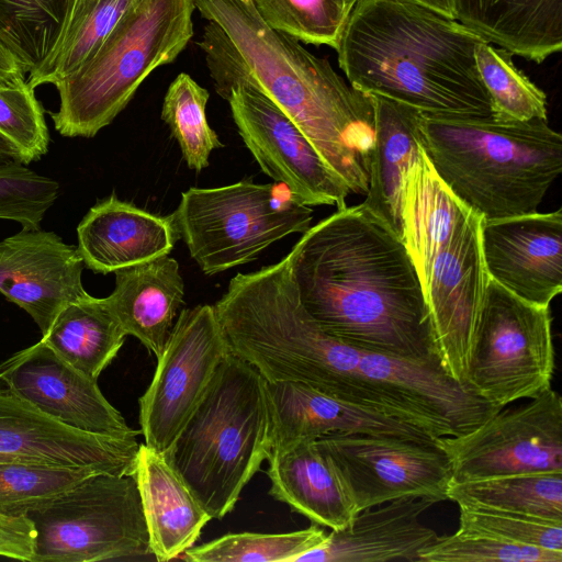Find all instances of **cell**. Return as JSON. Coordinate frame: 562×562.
Returning a JSON list of instances; mask_svg holds the SVG:
<instances>
[{
    "instance_id": "19",
    "label": "cell",
    "mask_w": 562,
    "mask_h": 562,
    "mask_svg": "<svg viewBox=\"0 0 562 562\" xmlns=\"http://www.w3.org/2000/svg\"><path fill=\"white\" fill-rule=\"evenodd\" d=\"M77 246L54 232L24 229L0 241V293L45 335L59 312L89 293Z\"/></svg>"
},
{
    "instance_id": "12",
    "label": "cell",
    "mask_w": 562,
    "mask_h": 562,
    "mask_svg": "<svg viewBox=\"0 0 562 562\" xmlns=\"http://www.w3.org/2000/svg\"><path fill=\"white\" fill-rule=\"evenodd\" d=\"M231 350L214 305L182 310L139 398L145 445L166 454Z\"/></svg>"
},
{
    "instance_id": "42",
    "label": "cell",
    "mask_w": 562,
    "mask_h": 562,
    "mask_svg": "<svg viewBox=\"0 0 562 562\" xmlns=\"http://www.w3.org/2000/svg\"><path fill=\"white\" fill-rule=\"evenodd\" d=\"M34 542L35 529L27 517L0 514V557L32 562Z\"/></svg>"
},
{
    "instance_id": "45",
    "label": "cell",
    "mask_w": 562,
    "mask_h": 562,
    "mask_svg": "<svg viewBox=\"0 0 562 562\" xmlns=\"http://www.w3.org/2000/svg\"><path fill=\"white\" fill-rule=\"evenodd\" d=\"M21 160L18 149L0 133V162Z\"/></svg>"
},
{
    "instance_id": "31",
    "label": "cell",
    "mask_w": 562,
    "mask_h": 562,
    "mask_svg": "<svg viewBox=\"0 0 562 562\" xmlns=\"http://www.w3.org/2000/svg\"><path fill=\"white\" fill-rule=\"evenodd\" d=\"M447 499L562 521V472H526L450 482Z\"/></svg>"
},
{
    "instance_id": "17",
    "label": "cell",
    "mask_w": 562,
    "mask_h": 562,
    "mask_svg": "<svg viewBox=\"0 0 562 562\" xmlns=\"http://www.w3.org/2000/svg\"><path fill=\"white\" fill-rule=\"evenodd\" d=\"M139 443L80 431L46 416L0 386V462L93 468L133 475Z\"/></svg>"
},
{
    "instance_id": "16",
    "label": "cell",
    "mask_w": 562,
    "mask_h": 562,
    "mask_svg": "<svg viewBox=\"0 0 562 562\" xmlns=\"http://www.w3.org/2000/svg\"><path fill=\"white\" fill-rule=\"evenodd\" d=\"M0 383L74 429L127 439L142 434L109 403L97 380L67 363L42 340L0 363Z\"/></svg>"
},
{
    "instance_id": "25",
    "label": "cell",
    "mask_w": 562,
    "mask_h": 562,
    "mask_svg": "<svg viewBox=\"0 0 562 562\" xmlns=\"http://www.w3.org/2000/svg\"><path fill=\"white\" fill-rule=\"evenodd\" d=\"M134 477L153 557L170 561L193 547L212 519L165 454L139 443Z\"/></svg>"
},
{
    "instance_id": "5",
    "label": "cell",
    "mask_w": 562,
    "mask_h": 562,
    "mask_svg": "<svg viewBox=\"0 0 562 562\" xmlns=\"http://www.w3.org/2000/svg\"><path fill=\"white\" fill-rule=\"evenodd\" d=\"M420 135L441 180L484 220L537 212L562 171V136L548 120L422 113Z\"/></svg>"
},
{
    "instance_id": "39",
    "label": "cell",
    "mask_w": 562,
    "mask_h": 562,
    "mask_svg": "<svg viewBox=\"0 0 562 562\" xmlns=\"http://www.w3.org/2000/svg\"><path fill=\"white\" fill-rule=\"evenodd\" d=\"M34 90L25 77L0 87V133L25 165L41 159L49 145L44 110Z\"/></svg>"
},
{
    "instance_id": "30",
    "label": "cell",
    "mask_w": 562,
    "mask_h": 562,
    "mask_svg": "<svg viewBox=\"0 0 562 562\" xmlns=\"http://www.w3.org/2000/svg\"><path fill=\"white\" fill-rule=\"evenodd\" d=\"M137 0H66L55 41L42 63L27 76L32 88L56 85L101 46Z\"/></svg>"
},
{
    "instance_id": "37",
    "label": "cell",
    "mask_w": 562,
    "mask_h": 562,
    "mask_svg": "<svg viewBox=\"0 0 562 562\" xmlns=\"http://www.w3.org/2000/svg\"><path fill=\"white\" fill-rule=\"evenodd\" d=\"M100 472L93 468L0 462V514L24 516L33 507Z\"/></svg>"
},
{
    "instance_id": "29",
    "label": "cell",
    "mask_w": 562,
    "mask_h": 562,
    "mask_svg": "<svg viewBox=\"0 0 562 562\" xmlns=\"http://www.w3.org/2000/svg\"><path fill=\"white\" fill-rule=\"evenodd\" d=\"M125 336L105 297L88 294L63 308L41 340L75 369L98 380Z\"/></svg>"
},
{
    "instance_id": "32",
    "label": "cell",
    "mask_w": 562,
    "mask_h": 562,
    "mask_svg": "<svg viewBox=\"0 0 562 562\" xmlns=\"http://www.w3.org/2000/svg\"><path fill=\"white\" fill-rule=\"evenodd\" d=\"M490 44H477L474 56L492 116L506 122L548 120L546 93L515 67L512 53Z\"/></svg>"
},
{
    "instance_id": "46",
    "label": "cell",
    "mask_w": 562,
    "mask_h": 562,
    "mask_svg": "<svg viewBox=\"0 0 562 562\" xmlns=\"http://www.w3.org/2000/svg\"><path fill=\"white\" fill-rule=\"evenodd\" d=\"M359 0H344V2L346 3V5L348 7L349 10L352 9V7L358 2Z\"/></svg>"
},
{
    "instance_id": "47",
    "label": "cell",
    "mask_w": 562,
    "mask_h": 562,
    "mask_svg": "<svg viewBox=\"0 0 562 562\" xmlns=\"http://www.w3.org/2000/svg\"><path fill=\"white\" fill-rule=\"evenodd\" d=\"M241 1H243V2H246V3L250 2V0H241Z\"/></svg>"
},
{
    "instance_id": "4",
    "label": "cell",
    "mask_w": 562,
    "mask_h": 562,
    "mask_svg": "<svg viewBox=\"0 0 562 562\" xmlns=\"http://www.w3.org/2000/svg\"><path fill=\"white\" fill-rule=\"evenodd\" d=\"M214 308L231 353L266 381L302 383L407 423L404 409L361 373V350L324 331L305 311L288 256L237 273Z\"/></svg>"
},
{
    "instance_id": "13",
    "label": "cell",
    "mask_w": 562,
    "mask_h": 562,
    "mask_svg": "<svg viewBox=\"0 0 562 562\" xmlns=\"http://www.w3.org/2000/svg\"><path fill=\"white\" fill-rule=\"evenodd\" d=\"M451 462L450 482L526 472H562V398L552 387L503 407L470 431L437 438Z\"/></svg>"
},
{
    "instance_id": "36",
    "label": "cell",
    "mask_w": 562,
    "mask_h": 562,
    "mask_svg": "<svg viewBox=\"0 0 562 562\" xmlns=\"http://www.w3.org/2000/svg\"><path fill=\"white\" fill-rule=\"evenodd\" d=\"M271 29L297 41L336 47L350 10L344 0H250Z\"/></svg>"
},
{
    "instance_id": "21",
    "label": "cell",
    "mask_w": 562,
    "mask_h": 562,
    "mask_svg": "<svg viewBox=\"0 0 562 562\" xmlns=\"http://www.w3.org/2000/svg\"><path fill=\"white\" fill-rule=\"evenodd\" d=\"M265 387L271 448L316 440L334 432L437 439L413 424L329 396L302 383L266 381Z\"/></svg>"
},
{
    "instance_id": "3",
    "label": "cell",
    "mask_w": 562,
    "mask_h": 562,
    "mask_svg": "<svg viewBox=\"0 0 562 562\" xmlns=\"http://www.w3.org/2000/svg\"><path fill=\"white\" fill-rule=\"evenodd\" d=\"M244 57L255 86L304 133L351 193L364 194L374 140L370 94L348 85L323 58L266 24L251 1L193 0Z\"/></svg>"
},
{
    "instance_id": "20",
    "label": "cell",
    "mask_w": 562,
    "mask_h": 562,
    "mask_svg": "<svg viewBox=\"0 0 562 562\" xmlns=\"http://www.w3.org/2000/svg\"><path fill=\"white\" fill-rule=\"evenodd\" d=\"M359 369L438 438L470 431L501 409L452 379L437 362L361 351Z\"/></svg>"
},
{
    "instance_id": "10",
    "label": "cell",
    "mask_w": 562,
    "mask_h": 562,
    "mask_svg": "<svg viewBox=\"0 0 562 562\" xmlns=\"http://www.w3.org/2000/svg\"><path fill=\"white\" fill-rule=\"evenodd\" d=\"M554 368L550 307L525 301L488 278L465 386L503 408L551 387Z\"/></svg>"
},
{
    "instance_id": "11",
    "label": "cell",
    "mask_w": 562,
    "mask_h": 562,
    "mask_svg": "<svg viewBox=\"0 0 562 562\" xmlns=\"http://www.w3.org/2000/svg\"><path fill=\"white\" fill-rule=\"evenodd\" d=\"M482 221L470 209L409 252L428 306L438 358L446 372L462 384L490 278L481 246Z\"/></svg>"
},
{
    "instance_id": "7",
    "label": "cell",
    "mask_w": 562,
    "mask_h": 562,
    "mask_svg": "<svg viewBox=\"0 0 562 562\" xmlns=\"http://www.w3.org/2000/svg\"><path fill=\"white\" fill-rule=\"evenodd\" d=\"M194 9L193 0H137L95 53L55 85V130L90 138L112 123L148 75L188 45Z\"/></svg>"
},
{
    "instance_id": "14",
    "label": "cell",
    "mask_w": 562,
    "mask_h": 562,
    "mask_svg": "<svg viewBox=\"0 0 562 562\" xmlns=\"http://www.w3.org/2000/svg\"><path fill=\"white\" fill-rule=\"evenodd\" d=\"M358 512L403 497L447 501L451 462L436 440L334 432L316 440Z\"/></svg>"
},
{
    "instance_id": "34",
    "label": "cell",
    "mask_w": 562,
    "mask_h": 562,
    "mask_svg": "<svg viewBox=\"0 0 562 562\" xmlns=\"http://www.w3.org/2000/svg\"><path fill=\"white\" fill-rule=\"evenodd\" d=\"M327 533L316 524L285 533H228L207 543L187 549L191 562H294L306 551L321 546Z\"/></svg>"
},
{
    "instance_id": "22",
    "label": "cell",
    "mask_w": 562,
    "mask_h": 562,
    "mask_svg": "<svg viewBox=\"0 0 562 562\" xmlns=\"http://www.w3.org/2000/svg\"><path fill=\"white\" fill-rule=\"evenodd\" d=\"M436 503L403 497L360 510L347 528L331 530L321 546L294 562H419L420 553L439 537L419 518Z\"/></svg>"
},
{
    "instance_id": "33",
    "label": "cell",
    "mask_w": 562,
    "mask_h": 562,
    "mask_svg": "<svg viewBox=\"0 0 562 562\" xmlns=\"http://www.w3.org/2000/svg\"><path fill=\"white\" fill-rule=\"evenodd\" d=\"M209 97L206 89L182 72L170 83L161 109V119L178 142L187 166L196 171L206 168L212 150L223 146L206 119Z\"/></svg>"
},
{
    "instance_id": "26",
    "label": "cell",
    "mask_w": 562,
    "mask_h": 562,
    "mask_svg": "<svg viewBox=\"0 0 562 562\" xmlns=\"http://www.w3.org/2000/svg\"><path fill=\"white\" fill-rule=\"evenodd\" d=\"M106 303L125 335L136 337L157 358L170 336L184 283L169 255L114 271Z\"/></svg>"
},
{
    "instance_id": "6",
    "label": "cell",
    "mask_w": 562,
    "mask_h": 562,
    "mask_svg": "<svg viewBox=\"0 0 562 562\" xmlns=\"http://www.w3.org/2000/svg\"><path fill=\"white\" fill-rule=\"evenodd\" d=\"M266 380L228 355L165 454L204 510L222 519L271 451Z\"/></svg>"
},
{
    "instance_id": "43",
    "label": "cell",
    "mask_w": 562,
    "mask_h": 562,
    "mask_svg": "<svg viewBox=\"0 0 562 562\" xmlns=\"http://www.w3.org/2000/svg\"><path fill=\"white\" fill-rule=\"evenodd\" d=\"M22 63L0 36V87L25 77Z\"/></svg>"
},
{
    "instance_id": "24",
    "label": "cell",
    "mask_w": 562,
    "mask_h": 562,
    "mask_svg": "<svg viewBox=\"0 0 562 562\" xmlns=\"http://www.w3.org/2000/svg\"><path fill=\"white\" fill-rule=\"evenodd\" d=\"M269 494L316 525L347 528L358 509L329 457L315 440L271 448L267 459Z\"/></svg>"
},
{
    "instance_id": "23",
    "label": "cell",
    "mask_w": 562,
    "mask_h": 562,
    "mask_svg": "<svg viewBox=\"0 0 562 562\" xmlns=\"http://www.w3.org/2000/svg\"><path fill=\"white\" fill-rule=\"evenodd\" d=\"M77 239L85 266L108 274L169 255L179 236L169 216L151 214L113 193L87 212Z\"/></svg>"
},
{
    "instance_id": "15",
    "label": "cell",
    "mask_w": 562,
    "mask_h": 562,
    "mask_svg": "<svg viewBox=\"0 0 562 562\" xmlns=\"http://www.w3.org/2000/svg\"><path fill=\"white\" fill-rule=\"evenodd\" d=\"M237 131L254 158L274 182L307 206H347L351 193L297 125L252 85L234 87L226 100Z\"/></svg>"
},
{
    "instance_id": "9",
    "label": "cell",
    "mask_w": 562,
    "mask_h": 562,
    "mask_svg": "<svg viewBox=\"0 0 562 562\" xmlns=\"http://www.w3.org/2000/svg\"><path fill=\"white\" fill-rule=\"evenodd\" d=\"M32 562H91L153 555L134 475L95 473L30 509Z\"/></svg>"
},
{
    "instance_id": "8",
    "label": "cell",
    "mask_w": 562,
    "mask_h": 562,
    "mask_svg": "<svg viewBox=\"0 0 562 562\" xmlns=\"http://www.w3.org/2000/svg\"><path fill=\"white\" fill-rule=\"evenodd\" d=\"M191 258L206 276L255 260L271 244L312 225L313 210L279 182L243 180L190 188L169 215Z\"/></svg>"
},
{
    "instance_id": "38",
    "label": "cell",
    "mask_w": 562,
    "mask_h": 562,
    "mask_svg": "<svg viewBox=\"0 0 562 562\" xmlns=\"http://www.w3.org/2000/svg\"><path fill=\"white\" fill-rule=\"evenodd\" d=\"M458 533L562 551V521L476 505H459Z\"/></svg>"
},
{
    "instance_id": "44",
    "label": "cell",
    "mask_w": 562,
    "mask_h": 562,
    "mask_svg": "<svg viewBox=\"0 0 562 562\" xmlns=\"http://www.w3.org/2000/svg\"><path fill=\"white\" fill-rule=\"evenodd\" d=\"M425 5L447 18L454 19L451 0H406Z\"/></svg>"
},
{
    "instance_id": "28",
    "label": "cell",
    "mask_w": 562,
    "mask_h": 562,
    "mask_svg": "<svg viewBox=\"0 0 562 562\" xmlns=\"http://www.w3.org/2000/svg\"><path fill=\"white\" fill-rule=\"evenodd\" d=\"M454 19L487 43L542 63L562 48V0H451Z\"/></svg>"
},
{
    "instance_id": "35",
    "label": "cell",
    "mask_w": 562,
    "mask_h": 562,
    "mask_svg": "<svg viewBox=\"0 0 562 562\" xmlns=\"http://www.w3.org/2000/svg\"><path fill=\"white\" fill-rule=\"evenodd\" d=\"M66 0H0V36L29 74L48 54Z\"/></svg>"
},
{
    "instance_id": "27",
    "label": "cell",
    "mask_w": 562,
    "mask_h": 562,
    "mask_svg": "<svg viewBox=\"0 0 562 562\" xmlns=\"http://www.w3.org/2000/svg\"><path fill=\"white\" fill-rule=\"evenodd\" d=\"M371 95V94H370ZM374 140L363 203L402 238V200L406 176L423 151L422 112L391 99L371 95Z\"/></svg>"
},
{
    "instance_id": "41",
    "label": "cell",
    "mask_w": 562,
    "mask_h": 562,
    "mask_svg": "<svg viewBox=\"0 0 562 562\" xmlns=\"http://www.w3.org/2000/svg\"><path fill=\"white\" fill-rule=\"evenodd\" d=\"M419 562H562V551L454 532L438 537Z\"/></svg>"
},
{
    "instance_id": "18",
    "label": "cell",
    "mask_w": 562,
    "mask_h": 562,
    "mask_svg": "<svg viewBox=\"0 0 562 562\" xmlns=\"http://www.w3.org/2000/svg\"><path fill=\"white\" fill-rule=\"evenodd\" d=\"M488 277L516 296L549 306L562 291V211L484 220Z\"/></svg>"
},
{
    "instance_id": "1",
    "label": "cell",
    "mask_w": 562,
    "mask_h": 562,
    "mask_svg": "<svg viewBox=\"0 0 562 562\" xmlns=\"http://www.w3.org/2000/svg\"><path fill=\"white\" fill-rule=\"evenodd\" d=\"M286 256L300 302L324 331L361 351L440 363L411 256L363 202L311 226Z\"/></svg>"
},
{
    "instance_id": "40",
    "label": "cell",
    "mask_w": 562,
    "mask_h": 562,
    "mask_svg": "<svg viewBox=\"0 0 562 562\" xmlns=\"http://www.w3.org/2000/svg\"><path fill=\"white\" fill-rule=\"evenodd\" d=\"M59 184L19 160L0 162V218L18 222L24 229L41 228L55 203Z\"/></svg>"
},
{
    "instance_id": "2",
    "label": "cell",
    "mask_w": 562,
    "mask_h": 562,
    "mask_svg": "<svg viewBox=\"0 0 562 562\" xmlns=\"http://www.w3.org/2000/svg\"><path fill=\"white\" fill-rule=\"evenodd\" d=\"M486 42L456 19L406 0H359L336 44L357 90L425 114L492 116L474 50Z\"/></svg>"
}]
</instances>
